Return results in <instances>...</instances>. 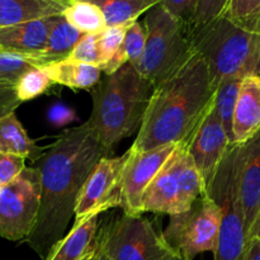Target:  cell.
<instances>
[{
  "mask_svg": "<svg viewBox=\"0 0 260 260\" xmlns=\"http://www.w3.org/2000/svg\"><path fill=\"white\" fill-rule=\"evenodd\" d=\"M109 154L86 121L66 129L36 161L42 184L41 207L35 229L24 241L42 259L65 236L80 190L96 164Z\"/></svg>",
  "mask_w": 260,
  "mask_h": 260,
  "instance_id": "1",
  "label": "cell"
},
{
  "mask_svg": "<svg viewBox=\"0 0 260 260\" xmlns=\"http://www.w3.org/2000/svg\"><path fill=\"white\" fill-rule=\"evenodd\" d=\"M216 91L207 63L193 50L182 66L154 86L129 149L149 151L189 140L215 102Z\"/></svg>",
  "mask_w": 260,
  "mask_h": 260,
  "instance_id": "2",
  "label": "cell"
},
{
  "mask_svg": "<svg viewBox=\"0 0 260 260\" xmlns=\"http://www.w3.org/2000/svg\"><path fill=\"white\" fill-rule=\"evenodd\" d=\"M154 85L126 63L106 75L91 89L93 109L89 123L109 151L122 140L139 132Z\"/></svg>",
  "mask_w": 260,
  "mask_h": 260,
  "instance_id": "3",
  "label": "cell"
},
{
  "mask_svg": "<svg viewBox=\"0 0 260 260\" xmlns=\"http://www.w3.org/2000/svg\"><path fill=\"white\" fill-rule=\"evenodd\" d=\"M193 50L202 56L216 88L229 79L260 75V35L236 27L220 17L190 27Z\"/></svg>",
  "mask_w": 260,
  "mask_h": 260,
  "instance_id": "4",
  "label": "cell"
},
{
  "mask_svg": "<svg viewBox=\"0 0 260 260\" xmlns=\"http://www.w3.org/2000/svg\"><path fill=\"white\" fill-rule=\"evenodd\" d=\"M241 144H231L213 177L207 194L221 212L215 260H245L248 231L240 193Z\"/></svg>",
  "mask_w": 260,
  "mask_h": 260,
  "instance_id": "5",
  "label": "cell"
},
{
  "mask_svg": "<svg viewBox=\"0 0 260 260\" xmlns=\"http://www.w3.org/2000/svg\"><path fill=\"white\" fill-rule=\"evenodd\" d=\"M146 45L136 65L140 75L152 85L174 73L193 53L189 27L170 14L161 4L146 13Z\"/></svg>",
  "mask_w": 260,
  "mask_h": 260,
  "instance_id": "6",
  "label": "cell"
},
{
  "mask_svg": "<svg viewBox=\"0 0 260 260\" xmlns=\"http://www.w3.org/2000/svg\"><path fill=\"white\" fill-rule=\"evenodd\" d=\"M188 142L189 140L179 142L147 187L141 201V213L178 215L205 194V187L188 149Z\"/></svg>",
  "mask_w": 260,
  "mask_h": 260,
  "instance_id": "7",
  "label": "cell"
},
{
  "mask_svg": "<svg viewBox=\"0 0 260 260\" xmlns=\"http://www.w3.org/2000/svg\"><path fill=\"white\" fill-rule=\"evenodd\" d=\"M98 239L111 260H189L142 216L123 213L103 226Z\"/></svg>",
  "mask_w": 260,
  "mask_h": 260,
  "instance_id": "8",
  "label": "cell"
},
{
  "mask_svg": "<svg viewBox=\"0 0 260 260\" xmlns=\"http://www.w3.org/2000/svg\"><path fill=\"white\" fill-rule=\"evenodd\" d=\"M220 223V207L210 196L203 194L187 211L170 216V222L162 235L168 243L193 260L198 254L215 253Z\"/></svg>",
  "mask_w": 260,
  "mask_h": 260,
  "instance_id": "9",
  "label": "cell"
},
{
  "mask_svg": "<svg viewBox=\"0 0 260 260\" xmlns=\"http://www.w3.org/2000/svg\"><path fill=\"white\" fill-rule=\"evenodd\" d=\"M41 174L25 168L13 182L0 188V238L25 240L35 229L41 207Z\"/></svg>",
  "mask_w": 260,
  "mask_h": 260,
  "instance_id": "10",
  "label": "cell"
},
{
  "mask_svg": "<svg viewBox=\"0 0 260 260\" xmlns=\"http://www.w3.org/2000/svg\"><path fill=\"white\" fill-rule=\"evenodd\" d=\"M179 144H169L149 151H126L127 160L119 185V205L124 215L141 216V201L147 187L169 160Z\"/></svg>",
  "mask_w": 260,
  "mask_h": 260,
  "instance_id": "11",
  "label": "cell"
},
{
  "mask_svg": "<svg viewBox=\"0 0 260 260\" xmlns=\"http://www.w3.org/2000/svg\"><path fill=\"white\" fill-rule=\"evenodd\" d=\"M126 160L124 152L122 156L103 157L96 164L76 201L74 225L83 223L93 216H101L109 208L118 207L119 185Z\"/></svg>",
  "mask_w": 260,
  "mask_h": 260,
  "instance_id": "12",
  "label": "cell"
},
{
  "mask_svg": "<svg viewBox=\"0 0 260 260\" xmlns=\"http://www.w3.org/2000/svg\"><path fill=\"white\" fill-rule=\"evenodd\" d=\"M231 144L233 142L218 118L213 102L188 142V149L205 187V194H207L208 187Z\"/></svg>",
  "mask_w": 260,
  "mask_h": 260,
  "instance_id": "13",
  "label": "cell"
},
{
  "mask_svg": "<svg viewBox=\"0 0 260 260\" xmlns=\"http://www.w3.org/2000/svg\"><path fill=\"white\" fill-rule=\"evenodd\" d=\"M55 18H43L0 28V52L27 56L38 61V56L46 47Z\"/></svg>",
  "mask_w": 260,
  "mask_h": 260,
  "instance_id": "14",
  "label": "cell"
},
{
  "mask_svg": "<svg viewBox=\"0 0 260 260\" xmlns=\"http://www.w3.org/2000/svg\"><path fill=\"white\" fill-rule=\"evenodd\" d=\"M240 193L249 233L260 207V129L241 144Z\"/></svg>",
  "mask_w": 260,
  "mask_h": 260,
  "instance_id": "15",
  "label": "cell"
},
{
  "mask_svg": "<svg viewBox=\"0 0 260 260\" xmlns=\"http://www.w3.org/2000/svg\"><path fill=\"white\" fill-rule=\"evenodd\" d=\"M260 129V75L241 83L233 126V144H243Z\"/></svg>",
  "mask_w": 260,
  "mask_h": 260,
  "instance_id": "16",
  "label": "cell"
},
{
  "mask_svg": "<svg viewBox=\"0 0 260 260\" xmlns=\"http://www.w3.org/2000/svg\"><path fill=\"white\" fill-rule=\"evenodd\" d=\"M73 0H0V28L62 15Z\"/></svg>",
  "mask_w": 260,
  "mask_h": 260,
  "instance_id": "17",
  "label": "cell"
},
{
  "mask_svg": "<svg viewBox=\"0 0 260 260\" xmlns=\"http://www.w3.org/2000/svg\"><path fill=\"white\" fill-rule=\"evenodd\" d=\"M99 233V216H93L55 244L43 260H85L94 249Z\"/></svg>",
  "mask_w": 260,
  "mask_h": 260,
  "instance_id": "18",
  "label": "cell"
},
{
  "mask_svg": "<svg viewBox=\"0 0 260 260\" xmlns=\"http://www.w3.org/2000/svg\"><path fill=\"white\" fill-rule=\"evenodd\" d=\"M46 147H41L28 136L27 131L18 121L15 112L0 117V152L19 155L37 161Z\"/></svg>",
  "mask_w": 260,
  "mask_h": 260,
  "instance_id": "19",
  "label": "cell"
},
{
  "mask_svg": "<svg viewBox=\"0 0 260 260\" xmlns=\"http://www.w3.org/2000/svg\"><path fill=\"white\" fill-rule=\"evenodd\" d=\"M83 36V33L74 28L63 15H57L48 35L45 50L38 56L41 66L66 60Z\"/></svg>",
  "mask_w": 260,
  "mask_h": 260,
  "instance_id": "20",
  "label": "cell"
},
{
  "mask_svg": "<svg viewBox=\"0 0 260 260\" xmlns=\"http://www.w3.org/2000/svg\"><path fill=\"white\" fill-rule=\"evenodd\" d=\"M43 69L52 84H60L71 89H93L102 79L101 68L85 63L60 61L43 66Z\"/></svg>",
  "mask_w": 260,
  "mask_h": 260,
  "instance_id": "21",
  "label": "cell"
},
{
  "mask_svg": "<svg viewBox=\"0 0 260 260\" xmlns=\"http://www.w3.org/2000/svg\"><path fill=\"white\" fill-rule=\"evenodd\" d=\"M103 12L107 27H123L137 22L144 13L160 4V0H85Z\"/></svg>",
  "mask_w": 260,
  "mask_h": 260,
  "instance_id": "22",
  "label": "cell"
},
{
  "mask_svg": "<svg viewBox=\"0 0 260 260\" xmlns=\"http://www.w3.org/2000/svg\"><path fill=\"white\" fill-rule=\"evenodd\" d=\"M145 45H146V29H145L144 23H140L137 20L127 29L123 43L119 47L118 52L107 65L101 69L102 73H104V75H111L118 71L126 63H131L135 66L144 53Z\"/></svg>",
  "mask_w": 260,
  "mask_h": 260,
  "instance_id": "23",
  "label": "cell"
},
{
  "mask_svg": "<svg viewBox=\"0 0 260 260\" xmlns=\"http://www.w3.org/2000/svg\"><path fill=\"white\" fill-rule=\"evenodd\" d=\"M62 15L83 35L101 33L107 27L103 12L95 4L85 0H73Z\"/></svg>",
  "mask_w": 260,
  "mask_h": 260,
  "instance_id": "24",
  "label": "cell"
},
{
  "mask_svg": "<svg viewBox=\"0 0 260 260\" xmlns=\"http://www.w3.org/2000/svg\"><path fill=\"white\" fill-rule=\"evenodd\" d=\"M244 79H229L218 85L215 96V109L225 128L226 134L233 142V126L236 103Z\"/></svg>",
  "mask_w": 260,
  "mask_h": 260,
  "instance_id": "25",
  "label": "cell"
},
{
  "mask_svg": "<svg viewBox=\"0 0 260 260\" xmlns=\"http://www.w3.org/2000/svg\"><path fill=\"white\" fill-rule=\"evenodd\" d=\"M221 17L241 29L260 35V0H228Z\"/></svg>",
  "mask_w": 260,
  "mask_h": 260,
  "instance_id": "26",
  "label": "cell"
},
{
  "mask_svg": "<svg viewBox=\"0 0 260 260\" xmlns=\"http://www.w3.org/2000/svg\"><path fill=\"white\" fill-rule=\"evenodd\" d=\"M37 66L40 62L33 57L0 52V93L15 91L20 78Z\"/></svg>",
  "mask_w": 260,
  "mask_h": 260,
  "instance_id": "27",
  "label": "cell"
},
{
  "mask_svg": "<svg viewBox=\"0 0 260 260\" xmlns=\"http://www.w3.org/2000/svg\"><path fill=\"white\" fill-rule=\"evenodd\" d=\"M52 85L50 76L46 73L43 66H37L32 70L27 71L18 81L15 93L20 102H28L36 96L46 93L47 89Z\"/></svg>",
  "mask_w": 260,
  "mask_h": 260,
  "instance_id": "28",
  "label": "cell"
},
{
  "mask_svg": "<svg viewBox=\"0 0 260 260\" xmlns=\"http://www.w3.org/2000/svg\"><path fill=\"white\" fill-rule=\"evenodd\" d=\"M131 25L123 27H106L101 33H98L96 38V47H98L99 63L98 68H103L109 62L118 52L126 36L127 29Z\"/></svg>",
  "mask_w": 260,
  "mask_h": 260,
  "instance_id": "29",
  "label": "cell"
},
{
  "mask_svg": "<svg viewBox=\"0 0 260 260\" xmlns=\"http://www.w3.org/2000/svg\"><path fill=\"white\" fill-rule=\"evenodd\" d=\"M96 38H98V33L84 35L81 40L76 43V46L71 51L70 55L68 56V58L63 61L98 66L99 56L98 47H96Z\"/></svg>",
  "mask_w": 260,
  "mask_h": 260,
  "instance_id": "30",
  "label": "cell"
},
{
  "mask_svg": "<svg viewBox=\"0 0 260 260\" xmlns=\"http://www.w3.org/2000/svg\"><path fill=\"white\" fill-rule=\"evenodd\" d=\"M25 157L14 154L0 152V184L13 182L25 169Z\"/></svg>",
  "mask_w": 260,
  "mask_h": 260,
  "instance_id": "31",
  "label": "cell"
},
{
  "mask_svg": "<svg viewBox=\"0 0 260 260\" xmlns=\"http://www.w3.org/2000/svg\"><path fill=\"white\" fill-rule=\"evenodd\" d=\"M226 4H228V0H200L194 19H193L190 27L206 24V23H210L220 18Z\"/></svg>",
  "mask_w": 260,
  "mask_h": 260,
  "instance_id": "32",
  "label": "cell"
},
{
  "mask_svg": "<svg viewBox=\"0 0 260 260\" xmlns=\"http://www.w3.org/2000/svg\"><path fill=\"white\" fill-rule=\"evenodd\" d=\"M200 0H160V4L172 15L190 27Z\"/></svg>",
  "mask_w": 260,
  "mask_h": 260,
  "instance_id": "33",
  "label": "cell"
},
{
  "mask_svg": "<svg viewBox=\"0 0 260 260\" xmlns=\"http://www.w3.org/2000/svg\"><path fill=\"white\" fill-rule=\"evenodd\" d=\"M48 119L56 126H65L75 119V113L63 104H55L48 111Z\"/></svg>",
  "mask_w": 260,
  "mask_h": 260,
  "instance_id": "34",
  "label": "cell"
},
{
  "mask_svg": "<svg viewBox=\"0 0 260 260\" xmlns=\"http://www.w3.org/2000/svg\"><path fill=\"white\" fill-rule=\"evenodd\" d=\"M22 102L18 99L15 91L9 93H0V117L5 116L8 113H12L19 107Z\"/></svg>",
  "mask_w": 260,
  "mask_h": 260,
  "instance_id": "35",
  "label": "cell"
},
{
  "mask_svg": "<svg viewBox=\"0 0 260 260\" xmlns=\"http://www.w3.org/2000/svg\"><path fill=\"white\" fill-rule=\"evenodd\" d=\"M245 260H260V239H253L249 241Z\"/></svg>",
  "mask_w": 260,
  "mask_h": 260,
  "instance_id": "36",
  "label": "cell"
},
{
  "mask_svg": "<svg viewBox=\"0 0 260 260\" xmlns=\"http://www.w3.org/2000/svg\"><path fill=\"white\" fill-rule=\"evenodd\" d=\"M85 260H111L108 258V255L106 254V251H104L103 246H102L101 241H99L98 238H96L94 249L91 250V253L89 254L88 258H86Z\"/></svg>",
  "mask_w": 260,
  "mask_h": 260,
  "instance_id": "37",
  "label": "cell"
},
{
  "mask_svg": "<svg viewBox=\"0 0 260 260\" xmlns=\"http://www.w3.org/2000/svg\"><path fill=\"white\" fill-rule=\"evenodd\" d=\"M253 239H260V207L248 233V241L253 240Z\"/></svg>",
  "mask_w": 260,
  "mask_h": 260,
  "instance_id": "38",
  "label": "cell"
},
{
  "mask_svg": "<svg viewBox=\"0 0 260 260\" xmlns=\"http://www.w3.org/2000/svg\"><path fill=\"white\" fill-rule=\"evenodd\" d=\"M0 188H2V184H0Z\"/></svg>",
  "mask_w": 260,
  "mask_h": 260,
  "instance_id": "39",
  "label": "cell"
}]
</instances>
